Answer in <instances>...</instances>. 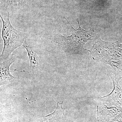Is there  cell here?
<instances>
[{
    "instance_id": "5",
    "label": "cell",
    "mask_w": 122,
    "mask_h": 122,
    "mask_svg": "<svg viewBox=\"0 0 122 122\" xmlns=\"http://www.w3.org/2000/svg\"><path fill=\"white\" fill-rule=\"evenodd\" d=\"M113 81L114 88L111 93L108 95L99 98V102L105 105L117 104L122 106V89L118 83Z\"/></svg>"
},
{
    "instance_id": "1",
    "label": "cell",
    "mask_w": 122,
    "mask_h": 122,
    "mask_svg": "<svg viewBox=\"0 0 122 122\" xmlns=\"http://www.w3.org/2000/svg\"><path fill=\"white\" fill-rule=\"evenodd\" d=\"M66 20L71 26L72 34L69 36H64L61 34H56L50 39L52 43L59 46L63 51L70 54H81L84 51L85 43L90 40L93 35L90 31L82 28L77 19L78 29H75L65 17Z\"/></svg>"
},
{
    "instance_id": "6",
    "label": "cell",
    "mask_w": 122,
    "mask_h": 122,
    "mask_svg": "<svg viewBox=\"0 0 122 122\" xmlns=\"http://www.w3.org/2000/svg\"><path fill=\"white\" fill-rule=\"evenodd\" d=\"M29 0H0V12L8 14L12 13L23 7Z\"/></svg>"
},
{
    "instance_id": "2",
    "label": "cell",
    "mask_w": 122,
    "mask_h": 122,
    "mask_svg": "<svg viewBox=\"0 0 122 122\" xmlns=\"http://www.w3.org/2000/svg\"><path fill=\"white\" fill-rule=\"evenodd\" d=\"M8 14L6 20H4L1 14L0 17L3 26L1 36L4 41V47L0 55V60L7 59L17 48L22 46L23 42L28 37V34L21 32L15 28L11 24Z\"/></svg>"
},
{
    "instance_id": "3",
    "label": "cell",
    "mask_w": 122,
    "mask_h": 122,
    "mask_svg": "<svg viewBox=\"0 0 122 122\" xmlns=\"http://www.w3.org/2000/svg\"><path fill=\"white\" fill-rule=\"evenodd\" d=\"M15 61V56L12 54L7 59L0 60V86L10 83L15 78L10 70V66Z\"/></svg>"
},
{
    "instance_id": "7",
    "label": "cell",
    "mask_w": 122,
    "mask_h": 122,
    "mask_svg": "<svg viewBox=\"0 0 122 122\" xmlns=\"http://www.w3.org/2000/svg\"><path fill=\"white\" fill-rule=\"evenodd\" d=\"M62 103H58L56 108L53 113L36 120L35 122H62L65 118L64 114L65 109L62 107Z\"/></svg>"
},
{
    "instance_id": "4",
    "label": "cell",
    "mask_w": 122,
    "mask_h": 122,
    "mask_svg": "<svg viewBox=\"0 0 122 122\" xmlns=\"http://www.w3.org/2000/svg\"><path fill=\"white\" fill-rule=\"evenodd\" d=\"M22 46L26 49L30 63V72L34 73L39 68L38 61L39 58L30 39L28 37L24 41Z\"/></svg>"
}]
</instances>
